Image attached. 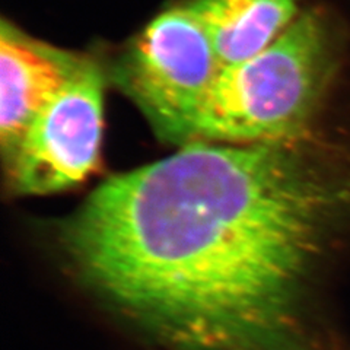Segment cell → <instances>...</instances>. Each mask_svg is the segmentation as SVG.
I'll list each match as a JSON object with an SVG mask.
<instances>
[{"label":"cell","instance_id":"cell-4","mask_svg":"<svg viewBox=\"0 0 350 350\" xmlns=\"http://www.w3.org/2000/svg\"><path fill=\"white\" fill-rule=\"evenodd\" d=\"M103 116V70L92 59L82 57L6 163L15 193L46 196L83 181L100 157Z\"/></svg>","mask_w":350,"mask_h":350},{"label":"cell","instance_id":"cell-3","mask_svg":"<svg viewBox=\"0 0 350 350\" xmlns=\"http://www.w3.org/2000/svg\"><path fill=\"white\" fill-rule=\"evenodd\" d=\"M222 64L187 5L153 19L130 42L113 70L152 127L177 145L191 144L200 109Z\"/></svg>","mask_w":350,"mask_h":350},{"label":"cell","instance_id":"cell-2","mask_svg":"<svg viewBox=\"0 0 350 350\" xmlns=\"http://www.w3.org/2000/svg\"><path fill=\"white\" fill-rule=\"evenodd\" d=\"M346 34L321 9L297 16L257 56L222 68L197 117L193 142L286 144L302 133L343 59Z\"/></svg>","mask_w":350,"mask_h":350},{"label":"cell","instance_id":"cell-5","mask_svg":"<svg viewBox=\"0 0 350 350\" xmlns=\"http://www.w3.org/2000/svg\"><path fill=\"white\" fill-rule=\"evenodd\" d=\"M82 56L25 36L9 22L0 29V140L5 162L63 85Z\"/></svg>","mask_w":350,"mask_h":350},{"label":"cell","instance_id":"cell-6","mask_svg":"<svg viewBox=\"0 0 350 350\" xmlns=\"http://www.w3.org/2000/svg\"><path fill=\"white\" fill-rule=\"evenodd\" d=\"M222 68L266 50L298 16V0H191Z\"/></svg>","mask_w":350,"mask_h":350},{"label":"cell","instance_id":"cell-1","mask_svg":"<svg viewBox=\"0 0 350 350\" xmlns=\"http://www.w3.org/2000/svg\"><path fill=\"white\" fill-rule=\"evenodd\" d=\"M330 196L286 144L191 142L103 183L62 231L83 280L185 350H278Z\"/></svg>","mask_w":350,"mask_h":350}]
</instances>
